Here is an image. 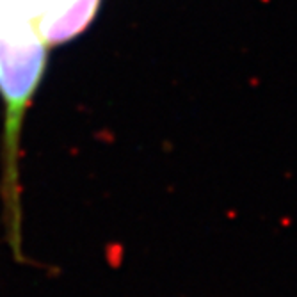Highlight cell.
Segmentation results:
<instances>
[{"instance_id": "2", "label": "cell", "mask_w": 297, "mask_h": 297, "mask_svg": "<svg viewBox=\"0 0 297 297\" xmlns=\"http://www.w3.org/2000/svg\"><path fill=\"white\" fill-rule=\"evenodd\" d=\"M102 0H0L2 21H27L48 47L80 36L96 18Z\"/></svg>"}, {"instance_id": "1", "label": "cell", "mask_w": 297, "mask_h": 297, "mask_svg": "<svg viewBox=\"0 0 297 297\" xmlns=\"http://www.w3.org/2000/svg\"><path fill=\"white\" fill-rule=\"evenodd\" d=\"M48 48L27 21L0 24V100L4 105L0 201L4 242L18 263H29L24 253L21 132L27 110L44 77Z\"/></svg>"}]
</instances>
